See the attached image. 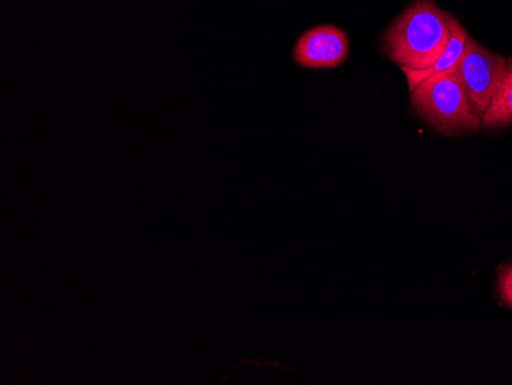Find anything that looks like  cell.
<instances>
[{
    "instance_id": "1",
    "label": "cell",
    "mask_w": 512,
    "mask_h": 385,
    "mask_svg": "<svg viewBox=\"0 0 512 385\" xmlns=\"http://www.w3.org/2000/svg\"><path fill=\"white\" fill-rule=\"evenodd\" d=\"M450 36V14L433 0H417L385 34V53L401 68L427 70L442 56Z\"/></svg>"
},
{
    "instance_id": "2",
    "label": "cell",
    "mask_w": 512,
    "mask_h": 385,
    "mask_svg": "<svg viewBox=\"0 0 512 385\" xmlns=\"http://www.w3.org/2000/svg\"><path fill=\"white\" fill-rule=\"evenodd\" d=\"M411 106L425 122L445 134L477 131L482 125V117L471 106L454 70L411 89Z\"/></svg>"
},
{
    "instance_id": "3",
    "label": "cell",
    "mask_w": 512,
    "mask_h": 385,
    "mask_svg": "<svg viewBox=\"0 0 512 385\" xmlns=\"http://www.w3.org/2000/svg\"><path fill=\"white\" fill-rule=\"evenodd\" d=\"M506 62L508 60L468 39L454 71L477 116L482 117L490 105Z\"/></svg>"
},
{
    "instance_id": "4",
    "label": "cell",
    "mask_w": 512,
    "mask_h": 385,
    "mask_svg": "<svg viewBox=\"0 0 512 385\" xmlns=\"http://www.w3.org/2000/svg\"><path fill=\"white\" fill-rule=\"evenodd\" d=\"M347 57V34L333 25H319L306 31L293 48L296 65L309 70H333Z\"/></svg>"
},
{
    "instance_id": "5",
    "label": "cell",
    "mask_w": 512,
    "mask_h": 385,
    "mask_svg": "<svg viewBox=\"0 0 512 385\" xmlns=\"http://www.w3.org/2000/svg\"><path fill=\"white\" fill-rule=\"evenodd\" d=\"M450 27L451 36L450 40H448L447 48H445L442 56H440L430 68H427V70H408V68H401L402 73L407 77L410 91L416 88L419 83L424 82V80L439 76V74L447 73V71L456 68L457 62H459L460 57H462L463 51H465V45H467L470 37H468L467 31L460 27L459 22H457L451 14Z\"/></svg>"
},
{
    "instance_id": "6",
    "label": "cell",
    "mask_w": 512,
    "mask_h": 385,
    "mask_svg": "<svg viewBox=\"0 0 512 385\" xmlns=\"http://www.w3.org/2000/svg\"><path fill=\"white\" fill-rule=\"evenodd\" d=\"M482 125L488 129L512 125V60L506 62L499 85L482 116Z\"/></svg>"
},
{
    "instance_id": "7",
    "label": "cell",
    "mask_w": 512,
    "mask_h": 385,
    "mask_svg": "<svg viewBox=\"0 0 512 385\" xmlns=\"http://www.w3.org/2000/svg\"><path fill=\"white\" fill-rule=\"evenodd\" d=\"M499 287L503 300L509 307H512V266L503 270L502 275H500Z\"/></svg>"
}]
</instances>
